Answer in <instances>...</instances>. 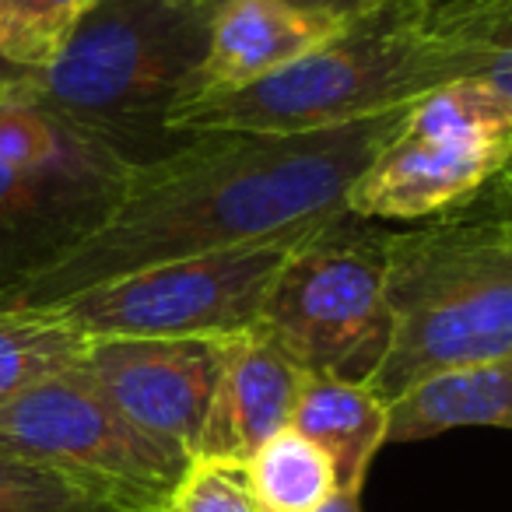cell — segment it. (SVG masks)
Here are the masks:
<instances>
[{"label": "cell", "mask_w": 512, "mask_h": 512, "mask_svg": "<svg viewBox=\"0 0 512 512\" xmlns=\"http://www.w3.org/2000/svg\"><path fill=\"white\" fill-rule=\"evenodd\" d=\"M512 162V102L484 81L418 99L397 134L351 183L348 214L365 221H449L467 214Z\"/></svg>", "instance_id": "obj_7"}, {"label": "cell", "mask_w": 512, "mask_h": 512, "mask_svg": "<svg viewBox=\"0 0 512 512\" xmlns=\"http://www.w3.org/2000/svg\"><path fill=\"white\" fill-rule=\"evenodd\" d=\"M306 379L309 372L260 327L228 337L218 393L197 456H228L246 463L267 439L292 425Z\"/></svg>", "instance_id": "obj_11"}, {"label": "cell", "mask_w": 512, "mask_h": 512, "mask_svg": "<svg viewBox=\"0 0 512 512\" xmlns=\"http://www.w3.org/2000/svg\"><path fill=\"white\" fill-rule=\"evenodd\" d=\"M477 71V43L449 0H386L337 25L306 57L235 92L193 99L172 134H309L362 123Z\"/></svg>", "instance_id": "obj_2"}, {"label": "cell", "mask_w": 512, "mask_h": 512, "mask_svg": "<svg viewBox=\"0 0 512 512\" xmlns=\"http://www.w3.org/2000/svg\"><path fill=\"white\" fill-rule=\"evenodd\" d=\"M316 512H362V509H358V495H344V491H337V495L330 498L327 505H320Z\"/></svg>", "instance_id": "obj_23"}, {"label": "cell", "mask_w": 512, "mask_h": 512, "mask_svg": "<svg viewBox=\"0 0 512 512\" xmlns=\"http://www.w3.org/2000/svg\"><path fill=\"white\" fill-rule=\"evenodd\" d=\"M92 337L57 306H8L0 302V407L32 386L78 369Z\"/></svg>", "instance_id": "obj_15"}, {"label": "cell", "mask_w": 512, "mask_h": 512, "mask_svg": "<svg viewBox=\"0 0 512 512\" xmlns=\"http://www.w3.org/2000/svg\"><path fill=\"white\" fill-rule=\"evenodd\" d=\"M292 428L330 456L337 491L362 495L372 460L386 446L390 407L365 383L309 376L299 407L292 414Z\"/></svg>", "instance_id": "obj_13"}, {"label": "cell", "mask_w": 512, "mask_h": 512, "mask_svg": "<svg viewBox=\"0 0 512 512\" xmlns=\"http://www.w3.org/2000/svg\"><path fill=\"white\" fill-rule=\"evenodd\" d=\"M0 453L116 484L162 505L190 467V456L123 418L81 365L0 407Z\"/></svg>", "instance_id": "obj_9"}, {"label": "cell", "mask_w": 512, "mask_h": 512, "mask_svg": "<svg viewBox=\"0 0 512 512\" xmlns=\"http://www.w3.org/2000/svg\"><path fill=\"white\" fill-rule=\"evenodd\" d=\"M165 512H260L242 460L193 456L172 488Z\"/></svg>", "instance_id": "obj_19"}, {"label": "cell", "mask_w": 512, "mask_h": 512, "mask_svg": "<svg viewBox=\"0 0 512 512\" xmlns=\"http://www.w3.org/2000/svg\"><path fill=\"white\" fill-rule=\"evenodd\" d=\"M0 512H165V505L50 463L0 453Z\"/></svg>", "instance_id": "obj_16"}, {"label": "cell", "mask_w": 512, "mask_h": 512, "mask_svg": "<svg viewBox=\"0 0 512 512\" xmlns=\"http://www.w3.org/2000/svg\"><path fill=\"white\" fill-rule=\"evenodd\" d=\"M225 341L95 337L81 369L151 439L197 456L218 393Z\"/></svg>", "instance_id": "obj_10"}, {"label": "cell", "mask_w": 512, "mask_h": 512, "mask_svg": "<svg viewBox=\"0 0 512 512\" xmlns=\"http://www.w3.org/2000/svg\"><path fill=\"white\" fill-rule=\"evenodd\" d=\"M477 204H484L488 218H498V221H505V225H512V162L498 172L495 183L484 190V197L477 200Z\"/></svg>", "instance_id": "obj_22"}, {"label": "cell", "mask_w": 512, "mask_h": 512, "mask_svg": "<svg viewBox=\"0 0 512 512\" xmlns=\"http://www.w3.org/2000/svg\"><path fill=\"white\" fill-rule=\"evenodd\" d=\"M334 29L337 22L330 18L309 15L281 0H218L197 99L235 92L281 71L320 46Z\"/></svg>", "instance_id": "obj_12"}, {"label": "cell", "mask_w": 512, "mask_h": 512, "mask_svg": "<svg viewBox=\"0 0 512 512\" xmlns=\"http://www.w3.org/2000/svg\"><path fill=\"white\" fill-rule=\"evenodd\" d=\"M95 0H0V67L46 71L60 60Z\"/></svg>", "instance_id": "obj_18"}, {"label": "cell", "mask_w": 512, "mask_h": 512, "mask_svg": "<svg viewBox=\"0 0 512 512\" xmlns=\"http://www.w3.org/2000/svg\"><path fill=\"white\" fill-rule=\"evenodd\" d=\"M260 512H316L337 495L330 456L292 425L246 460Z\"/></svg>", "instance_id": "obj_17"}, {"label": "cell", "mask_w": 512, "mask_h": 512, "mask_svg": "<svg viewBox=\"0 0 512 512\" xmlns=\"http://www.w3.org/2000/svg\"><path fill=\"white\" fill-rule=\"evenodd\" d=\"M281 4H292V8H299V11H309V15H320V18H330V22L344 25V22H351V18L386 4V0H281Z\"/></svg>", "instance_id": "obj_21"}, {"label": "cell", "mask_w": 512, "mask_h": 512, "mask_svg": "<svg viewBox=\"0 0 512 512\" xmlns=\"http://www.w3.org/2000/svg\"><path fill=\"white\" fill-rule=\"evenodd\" d=\"M134 165L0 92V302L85 242Z\"/></svg>", "instance_id": "obj_6"}, {"label": "cell", "mask_w": 512, "mask_h": 512, "mask_svg": "<svg viewBox=\"0 0 512 512\" xmlns=\"http://www.w3.org/2000/svg\"><path fill=\"white\" fill-rule=\"evenodd\" d=\"M453 4H491V0H453Z\"/></svg>", "instance_id": "obj_24"}, {"label": "cell", "mask_w": 512, "mask_h": 512, "mask_svg": "<svg viewBox=\"0 0 512 512\" xmlns=\"http://www.w3.org/2000/svg\"><path fill=\"white\" fill-rule=\"evenodd\" d=\"M407 109L309 134H193L130 169L109 218L8 306H53L144 267L334 221Z\"/></svg>", "instance_id": "obj_1"}, {"label": "cell", "mask_w": 512, "mask_h": 512, "mask_svg": "<svg viewBox=\"0 0 512 512\" xmlns=\"http://www.w3.org/2000/svg\"><path fill=\"white\" fill-rule=\"evenodd\" d=\"M327 225V221H323ZM323 225L295 228L249 246L183 256L102 281L53 302L88 337H204L228 341L260 327L285 260Z\"/></svg>", "instance_id": "obj_8"}, {"label": "cell", "mask_w": 512, "mask_h": 512, "mask_svg": "<svg viewBox=\"0 0 512 512\" xmlns=\"http://www.w3.org/2000/svg\"><path fill=\"white\" fill-rule=\"evenodd\" d=\"M393 337L369 390L386 407L428 379L512 355V225L449 218L390 239Z\"/></svg>", "instance_id": "obj_4"}, {"label": "cell", "mask_w": 512, "mask_h": 512, "mask_svg": "<svg viewBox=\"0 0 512 512\" xmlns=\"http://www.w3.org/2000/svg\"><path fill=\"white\" fill-rule=\"evenodd\" d=\"M453 4V0H449ZM477 43L474 81L502 92L512 102V0L491 4H456Z\"/></svg>", "instance_id": "obj_20"}, {"label": "cell", "mask_w": 512, "mask_h": 512, "mask_svg": "<svg viewBox=\"0 0 512 512\" xmlns=\"http://www.w3.org/2000/svg\"><path fill=\"white\" fill-rule=\"evenodd\" d=\"M512 428V355L428 379L390 404L386 442L435 439L453 428Z\"/></svg>", "instance_id": "obj_14"}, {"label": "cell", "mask_w": 512, "mask_h": 512, "mask_svg": "<svg viewBox=\"0 0 512 512\" xmlns=\"http://www.w3.org/2000/svg\"><path fill=\"white\" fill-rule=\"evenodd\" d=\"M393 232L337 214L295 246L260 313V330L309 376L365 383L390 351L386 302Z\"/></svg>", "instance_id": "obj_5"}, {"label": "cell", "mask_w": 512, "mask_h": 512, "mask_svg": "<svg viewBox=\"0 0 512 512\" xmlns=\"http://www.w3.org/2000/svg\"><path fill=\"white\" fill-rule=\"evenodd\" d=\"M218 0H95L46 71L0 67V92L137 165L190 137L172 116L200 92Z\"/></svg>", "instance_id": "obj_3"}]
</instances>
